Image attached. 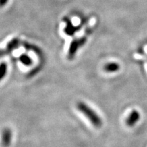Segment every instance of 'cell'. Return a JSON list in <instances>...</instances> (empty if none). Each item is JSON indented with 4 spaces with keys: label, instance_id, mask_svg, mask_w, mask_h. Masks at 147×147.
Returning a JSON list of instances; mask_svg holds the SVG:
<instances>
[{
    "label": "cell",
    "instance_id": "8992f818",
    "mask_svg": "<svg viewBox=\"0 0 147 147\" xmlns=\"http://www.w3.org/2000/svg\"><path fill=\"white\" fill-rule=\"evenodd\" d=\"M120 69V65L119 63H115V62H112V63H108L106 64L104 66V70L106 72L109 73H113V72H117Z\"/></svg>",
    "mask_w": 147,
    "mask_h": 147
},
{
    "label": "cell",
    "instance_id": "7a4b0ae2",
    "mask_svg": "<svg viewBox=\"0 0 147 147\" xmlns=\"http://www.w3.org/2000/svg\"><path fill=\"white\" fill-rule=\"evenodd\" d=\"M140 119V114L139 112L136 110H132L131 113L129 114V115L127 118V125L130 127H132L138 122Z\"/></svg>",
    "mask_w": 147,
    "mask_h": 147
},
{
    "label": "cell",
    "instance_id": "277c9868",
    "mask_svg": "<svg viewBox=\"0 0 147 147\" xmlns=\"http://www.w3.org/2000/svg\"><path fill=\"white\" fill-rule=\"evenodd\" d=\"M64 21H65V23L66 24L65 30L64 31H65V34L68 35V36H73L75 34V32H78L79 29H80V27H81V25L77 27L74 26L68 18H64Z\"/></svg>",
    "mask_w": 147,
    "mask_h": 147
},
{
    "label": "cell",
    "instance_id": "9c48e42d",
    "mask_svg": "<svg viewBox=\"0 0 147 147\" xmlns=\"http://www.w3.org/2000/svg\"><path fill=\"white\" fill-rule=\"evenodd\" d=\"M7 70H8V65L6 63L2 62L0 63V80H2L6 75Z\"/></svg>",
    "mask_w": 147,
    "mask_h": 147
},
{
    "label": "cell",
    "instance_id": "30bf717a",
    "mask_svg": "<svg viewBox=\"0 0 147 147\" xmlns=\"http://www.w3.org/2000/svg\"><path fill=\"white\" fill-rule=\"evenodd\" d=\"M8 0H0V7H3L4 5L8 3Z\"/></svg>",
    "mask_w": 147,
    "mask_h": 147
},
{
    "label": "cell",
    "instance_id": "52a82bcc",
    "mask_svg": "<svg viewBox=\"0 0 147 147\" xmlns=\"http://www.w3.org/2000/svg\"><path fill=\"white\" fill-rule=\"evenodd\" d=\"M19 61L23 65L26 66H29L32 64V60L29 55L26 54H23L20 56Z\"/></svg>",
    "mask_w": 147,
    "mask_h": 147
},
{
    "label": "cell",
    "instance_id": "3957f363",
    "mask_svg": "<svg viewBox=\"0 0 147 147\" xmlns=\"http://www.w3.org/2000/svg\"><path fill=\"white\" fill-rule=\"evenodd\" d=\"M12 131L8 128H5L3 129L2 133V137H1V142L3 146L8 147L12 141Z\"/></svg>",
    "mask_w": 147,
    "mask_h": 147
},
{
    "label": "cell",
    "instance_id": "5b68a950",
    "mask_svg": "<svg viewBox=\"0 0 147 147\" xmlns=\"http://www.w3.org/2000/svg\"><path fill=\"white\" fill-rule=\"evenodd\" d=\"M80 47V45L79 44L78 40H74L71 42L68 51V57L69 59H71L74 57L75 55H76L77 51H78V49Z\"/></svg>",
    "mask_w": 147,
    "mask_h": 147
},
{
    "label": "cell",
    "instance_id": "8fae6325",
    "mask_svg": "<svg viewBox=\"0 0 147 147\" xmlns=\"http://www.w3.org/2000/svg\"><path fill=\"white\" fill-rule=\"evenodd\" d=\"M4 53H5V51H4L0 50V57H1V56H3V55H4Z\"/></svg>",
    "mask_w": 147,
    "mask_h": 147
},
{
    "label": "cell",
    "instance_id": "6da1fadb",
    "mask_svg": "<svg viewBox=\"0 0 147 147\" xmlns=\"http://www.w3.org/2000/svg\"><path fill=\"white\" fill-rule=\"evenodd\" d=\"M78 110L89 119L90 122L96 128H100L102 125V121L100 117L95 112L84 102H78L77 104Z\"/></svg>",
    "mask_w": 147,
    "mask_h": 147
},
{
    "label": "cell",
    "instance_id": "ba28073f",
    "mask_svg": "<svg viewBox=\"0 0 147 147\" xmlns=\"http://www.w3.org/2000/svg\"><path fill=\"white\" fill-rule=\"evenodd\" d=\"M18 45H19V40H18V38H14V39H13L12 41H10L8 43L6 48V51L8 52H12V51L14 50V49L18 47Z\"/></svg>",
    "mask_w": 147,
    "mask_h": 147
}]
</instances>
